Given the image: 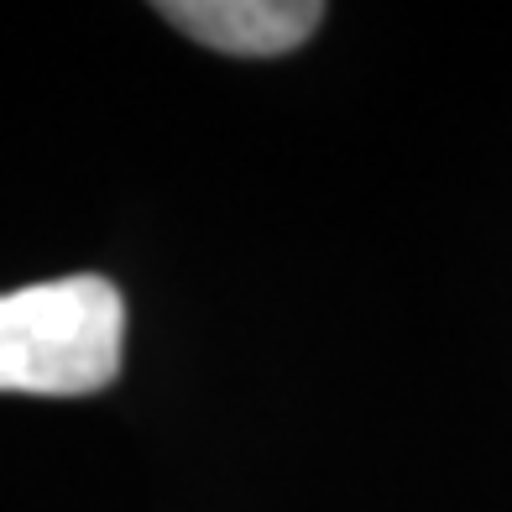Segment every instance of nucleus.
I'll list each match as a JSON object with an SVG mask.
<instances>
[{
  "mask_svg": "<svg viewBox=\"0 0 512 512\" xmlns=\"http://www.w3.org/2000/svg\"><path fill=\"white\" fill-rule=\"evenodd\" d=\"M157 16L230 58H283L319 32V0H162Z\"/></svg>",
  "mask_w": 512,
  "mask_h": 512,
  "instance_id": "nucleus-2",
  "label": "nucleus"
},
{
  "mask_svg": "<svg viewBox=\"0 0 512 512\" xmlns=\"http://www.w3.org/2000/svg\"><path fill=\"white\" fill-rule=\"evenodd\" d=\"M126 298L100 272L0 293V392L89 398L121 377Z\"/></svg>",
  "mask_w": 512,
  "mask_h": 512,
  "instance_id": "nucleus-1",
  "label": "nucleus"
}]
</instances>
